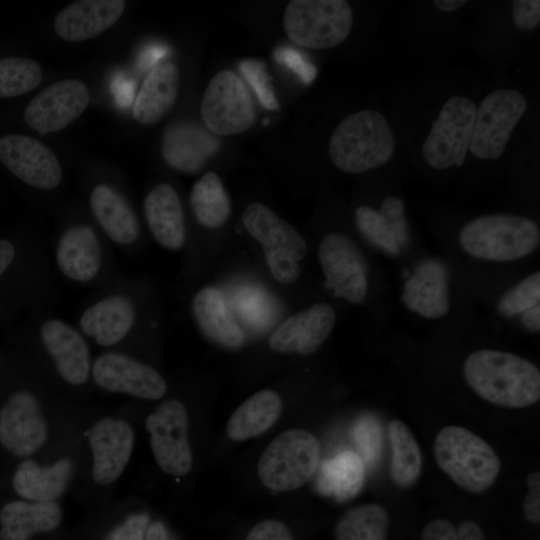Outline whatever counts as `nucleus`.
<instances>
[{
  "label": "nucleus",
  "instance_id": "obj_27",
  "mask_svg": "<svg viewBox=\"0 0 540 540\" xmlns=\"http://www.w3.org/2000/svg\"><path fill=\"white\" fill-rule=\"evenodd\" d=\"M73 474L69 458H60L48 466L27 459L18 464L13 477L14 491L33 502H56L67 490Z\"/></svg>",
  "mask_w": 540,
  "mask_h": 540
},
{
  "label": "nucleus",
  "instance_id": "obj_51",
  "mask_svg": "<svg viewBox=\"0 0 540 540\" xmlns=\"http://www.w3.org/2000/svg\"><path fill=\"white\" fill-rule=\"evenodd\" d=\"M520 321L525 329L530 332L538 333L540 330V305L524 311L520 314Z\"/></svg>",
  "mask_w": 540,
  "mask_h": 540
},
{
  "label": "nucleus",
  "instance_id": "obj_10",
  "mask_svg": "<svg viewBox=\"0 0 540 540\" xmlns=\"http://www.w3.org/2000/svg\"><path fill=\"white\" fill-rule=\"evenodd\" d=\"M353 25V12L344 0H292L284 11L283 28L295 44L323 50L341 44Z\"/></svg>",
  "mask_w": 540,
  "mask_h": 540
},
{
  "label": "nucleus",
  "instance_id": "obj_5",
  "mask_svg": "<svg viewBox=\"0 0 540 540\" xmlns=\"http://www.w3.org/2000/svg\"><path fill=\"white\" fill-rule=\"evenodd\" d=\"M140 321L135 285L121 273L93 290L79 312L76 325L88 341L113 351L133 336Z\"/></svg>",
  "mask_w": 540,
  "mask_h": 540
},
{
  "label": "nucleus",
  "instance_id": "obj_49",
  "mask_svg": "<svg viewBox=\"0 0 540 540\" xmlns=\"http://www.w3.org/2000/svg\"><path fill=\"white\" fill-rule=\"evenodd\" d=\"M421 540H459L457 529L445 519H436L423 529Z\"/></svg>",
  "mask_w": 540,
  "mask_h": 540
},
{
  "label": "nucleus",
  "instance_id": "obj_22",
  "mask_svg": "<svg viewBox=\"0 0 540 540\" xmlns=\"http://www.w3.org/2000/svg\"><path fill=\"white\" fill-rule=\"evenodd\" d=\"M336 324L334 308L327 303L287 318L269 337V347L279 353L311 355L326 341Z\"/></svg>",
  "mask_w": 540,
  "mask_h": 540
},
{
  "label": "nucleus",
  "instance_id": "obj_33",
  "mask_svg": "<svg viewBox=\"0 0 540 540\" xmlns=\"http://www.w3.org/2000/svg\"><path fill=\"white\" fill-rule=\"evenodd\" d=\"M364 479L362 458L353 451H343L320 465L316 487L322 495L343 502L358 495Z\"/></svg>",
  "mask_w": 540,
  "mask_h": 540
},
{
  "label": "nucleus",
  "instance_id": "obj_17",
  "mask_svg": "<svg viewBox=\"0 0 540 540\" xmlns=\"http://www.w3.org/2000/svg\"><path fill=\"white\" fill-rule=\"evenodd\" d=\"M318 259L326 287L334 296L352 304H362L368 292V279L361 252L346 235L327 234L318 248Z\"/></svg>",
  "mask_w": 540,
  "mask_h": 540
},
{
  "label": "nucleus",
  "instance_id": "obj_15",
  "mask_svg": "<svg viewBox=\"0 0 540 540\" xmlns=\"http://www.w3.org/2000/svg\"><path fill=\"white\" fill-rule=\"evenodd\" d=\"M91 379L103 391L158 400L167 391L163 376L151 365L121 351H104L93 359Z\"/></svg>",
  "mask_w": 540,
  "mask_h": 540
},
{
  "label": "nucleus",
  "instance_id": "obj_28",
  "mask_svg": "<svg viewBox=\"0 0 540 540\" xmlns=\"http://www.w3.org/2000/svg\"><path fill=\"white\" fill-rule=\"evenodd\" d=\"M179 91V71L175 64L163 62L145 77L134 100V119L144 125L159 122L172 109Z\"/></svg>",
  "mask_w": 540,
  "mask_h": 540
},
{
  "label": "nucleus",
  "instance_id": "obj_52",
  "mask_svg": "<svg viewBox=\"0 0 540 540\" xmlns=\"http://www.w3.org/2000/svg\"><path fill=\"white\" fill-rule=\"evenodd\" d=\"M145 540H169L166 527L159 521L149 524Z\"/></svg>",
  "mask_w": 540,
  "mask_h": 540
},
{
  "label": "nucleus",
  "instance_id": "obj_3",
  "mask_svg": "<svg viewBox=\"0 0 540 540\" xmlns=\"http://www.w3.org/2000/svg\"><path fill=\"white\" fill-rule=\"evenodd\" d=\"M11 327L40 348L63 383L81 387L91 379L89 341L77 325L53 314L52 309H41L25 314Z\"/></svg>",
  "mask_w": 540,
  "mask_h": 540
},
{
  "label": "nucleus",
  "instance_id": "obj_41",
  "mask_svg": "<svg viewBox=\"0 0 540 540\" xmlns=\"http://www.w3.org/2000/svg\"><path fill=\"white\" fill-rule=\"evenodd\" d=\"M239 69L254 90L260 103L268 110L279 109V103L263 64L258 60L245 59L239 63Z\"/></svg>",
  "mask_w": 540,
  "mask_h": 540
},
{
  "label": "nucleus",
  "instance_id": "obj_4",
  "mask_svg": "<svg viewBox=\"0 0 540 540\" xmlns=\"http://www.w3.org/2000/svg\"><path fill=\"white\" fill-rule=\"evenodd\" d=\"M50 260L56 276L76 287L94 290L122 273L112 245L98 227L87 222L70 223L59 231Z\"/></svg>",
  "mask_w": 540,
  "mask_h": 540
},
{
  "label": "nucleus",
  "instance_id": "obj_39",
  "mask_svg": "<svg viewBox=\"0 0 540 540\" xmlns=\"http://www.w3.org/2000/svg\"><path fill=\"white\" fill-rule=\"evenodd\" d=\"M540 273L530 274L499 299L497 309L503 316L512 317L539 304Z\"/></svg>",
  "mask_w": 540,
  "mask_h": 540
},
{
  "label": "nucleus",
  "instance_id": "obj_18",
  "mask_svg": "<svg viewBox=\"0 0 540 540\" xmlns=\"http://www.w3.org/2000/svg\"><path fill=\"white\" fill-rule=\"evenodd\" d=\"M0 162L14 177L37 190H53L62 182V168L55 154L28 135L0 137Z\"/></svg>",
  "mask_w": 540,
  "mask_h": 540
},
{
  "label": "nucleus",
  "instance_id": "obj_50",
  "mask_svg": "<svg viewBox=\"0 0 540 540\" xmlns=\"http://www.w3.org/2000/svg\"><path fill=\"white\" fill-rule=\"evenodd\" d=\"M459 540H485L481 527L473 521H464L457 528Z\"/></svg>",
  "mask_w": 540,
  "mask_h": 540
},
{
  "label": "nucleus",
  "instance_id": "obj_19",
  "mask_svg": "<svg viewBox=\"0 0 540 540\" xmlns=\"http://www.w3.org/2000/svg\"><path fill=\"white\" fill-rule=\"evenodd\" d=\"M89 101V90L84 82L76 78L64 79L39 92L26 106L23 117L39 134L55 133L81 116Z\"/></svg>",
  "mask_w": 540,
  "mask_h": 540
},
{
  "label": "nucleus",
  "instance_id": "obj_37",
  "mask_svg": "<svg viewBox=\"0 0 540 540\" xmlns=\"http://www.w3.org/2000/svg\"><path fill=\"white\" fill-rule=\"evenodd\" d=\"M43 77L40 65L25 57L0 59V98H12L34 90Z\"/></svg>",
  "mask_w": 540,
  "mask_h": 540
},
{
  "label": "nucleus",
  "instance_id": "obj_46",
  "mask_svg": "<svg viewBox=\"0 0 540 540\" xmlns=\"http://www.w3.org/2000/svg\"><path fill=\"white\" fill-rule=\"evenodd\" d=\"M512 17L520 30L535 29L540 23V1L514 0L512 2Z\"/></svg>",
  "mask_w": 540,
  "mask_h": 540
},
{
  "label": "nucleus",
  "instance_id": "obj_30",
  "mask_svg": "<svg viewBox=\"0 0 540 540\" xmlns=\"http://www.w3.org/2000/svg\"><path fill=\"white\" fill-rule=\"evenodd\" d=\"M242 223L263 250H282L297 261L307 254V244L299 232L264 204H250L242 214Z\"/></svg>",
  "mask_w": 540,
  "mask_h": 540
},
{
  "label": "nucleus",
  "instance_id": "obj_40",
  "mask_svg": "<svg viewBox=\"0 0 540 540\" xmlns=\"http://www.w3.org/2000/svg\"><path fill=\"white\" fill-rule=\"evenodd\" d=\"M353 441L364 464L373 466L382 449V429L379 420L372 415L360 417L352 429Z\"/></svg>",
  "mask_w": 540,
  "mask_h": 540
},
{
  "label": "nucleus",
  "instance_id": "obj_35",
  "mask_svg": "<svg viewBox=\"0 0 540 540\" xmlns=\"http://www.w3.org/2000/svg\"><path fill=\"white\" fill-rule=\"evenodd\" d=\"M189 202L198 223L209 229L222 226L231 213L229 196L223 183L220 177L211 171L194 183Z\"/></svg>",
  "mask_w": 540,
  "mask_h": 540
},
{
  "label": "nucleus",
  "instance_id": "obj_25",
  "mask_svg": "<svg viewBox=\"0 0 540 540\" xmlns=\"http://www.w3.org/2000/svg\"><path fill=\"white\" fill-rule=\"evenodd\" d=\"M123 0L75 1L56 16V34L68 42H80L94 38L112 27L123 15Z\"/></svg>",
  "mask_w": 540,
  "mask_h": 540
},
{
  "label": "nucleus",
  "instance_id": "obj_12",
  "mask_svg": "<svg viewBox=\"0 0 540 540\" xmlns=\"http://www.w3.org/2000/svg\"><path fill=\"white\" fill-rule=\"evenodd\" d=\"M200 114L205 126L215 135L240 134L255 121L253 100L245 83L227 69L217 72L209 81Z\"/></svg>",
  "mask_w": 540,
  "mask_h": 540
},
{
  "label": "nucleus",
  "instance_id": "obj_24",
  "mask_svg": "<svg viewBox=\"0 0 540 540\" xmlns=\"http://www.w3.org/2000/svg\"><path fill=\"white\" fill-rule=\"evenodd\" d=\"M219 145L215 134L195 123L180 122L165 130L161 153L171 168L194 174L216 153Z\"/></svg>",
  "mask_w": 540,
  "mask_h": 540
},
{
  "label": "nucleus",
  "instance_id": "obj_53",
  "mask_svg": "<svg viewBox=\"0 0 540 540\" xmlns=\"http://www.w3.org/2000/svg\"><path fill=\"white\" fill-rule=\"evenodd\" d=\"M467 3L466 0H436L434 1L435 6L445 12L455 11Z\"/></svg>",
  "mask_w": 540,
  "mask_h": 540
},
{
  "label": "nucleus",
  "instance_id": "obj_38",
  "mask_svg": "<svg viewBox=\"0 0 540 540\" xmlns=\"http://www.w3.org/2000/svg\"><path fill=\"white\" fill-rule=\"evenodd\" d=\"M355 223L361 234L373 245L396 256L400 253L393 232L384 216L375 209L362 205L355 211Z\"/></svg>",
  "mask_w": 540,
  "mask_h": 540
},
{
  "label": "nucleus",
  "instance_id": "obj_47",
  "mask_svg": "<svg viewBox=\"0 0 540 540\" xmlns=\"http://www.w3.org/2000/svg\"><path fill=\"white\" fill-rule=\"evenodd\" d=\"M245 540H294L289 528L281 521L267 519L257 523Z\"/></svg>",
  "mask_w": 540,
  "mask_h": 540
},
{
  "label": "nucleus",
  "instance_id": "obj_11",
  "mask_svg": "<svg viewBox=\"0 0 540 540\" xmlns=\"http://www.w3.org/2000/svg\"><path fill=\"white\" fill-rule=\"evenodd\" d=\"M527 109L522 93L498 89L489 93L476 107L469 150L483 160L498 159Z\"/></svg>",
  "mask_w": 540,
  "mask_h": 540
},
{
  "label": "nucleus",
  "instance_id": "obj_7",
  "mask_svg": "<svg viewBox=\"0 0 540 540\" xmlns=\"http://www.w3.org/2000/svg\"><path fill=\"white\" fill-rule=\"evenodd\" d=\"M433 451L439 468L470 493L489 489L501 469V461L493 448L460 426L442 428L435 437Z\"/></svg>",
  "mask_w": 540,
  "mask_h": 540
},
{
  "label": "nucleus",
  "instance_id": "obj_36",
  "mask_svg": "<svg viewBox=\"0 0 540 540\" xmlns=\"http://www.w3.org/2000/svg\"><path fill=\"white\" fill-rule=\"evenodd\" d=\"M389 515L377 504H364L346 512L335 526L336 540H386Z\"/></svg>",
  "mask_w": 540,
  "mask_h": 540
},
{
  "label": "nucleus",
  "instance_id": "obj_16",
  "mask_svg": "<svg viewBox=\"0 0 540 540\" xmlns=\"http://www.w3.org/2000/svg\"><path fill=\"white\" fill-rule=\"evenodd\" d=\"M48 426L38 396L29 389L13 391L0 406V445L17 457H28L45 444Z\"/></svg>",
  "mask_w": 540,
  "mask_h": 540
},
{
  "label": "nucleus",
  "instance_id": "obj_34",
  "mask_svg": "<svg viewBox=\"0 0 540 540\" xmlns=\"http://www.w3.org/2000/svg\"><path fill=\"white\" fill-rule=\"evenodd\" d=\"M387 434L392 451L391 478L401 488L411 487L422 472L420 446L410 428L401 420L390 421Z\"/></svg>",
  "mask_w": 540,
  "mask_h": 540
},
{
  "label": "nucleus",
  "instance_id": "obj_20",
  "mask_svg": "<svg viewBox=\"0 0 540 540\" xmlns=\"http://www.w3.org/2000/svg\"><path fill=\"white\" fill-rule=\"evenodd\" d=\"M134 440V430L126 420L103 417L92 425L88 443L96 484L108 486L119 479L132 456Z\"/></svg>",
  "mask_w": 540,
  "mask_h": 540
},
{
  "label": "nucleus",
  "instance_id": "obj_23",
  "mask_svg": "<svg viewBox=\"0 0 540 540\" xmlns=\"http://www.w3.org/2000/svg\"><path fill=\"white\" fill-rule=\"evenodd\" d=\"M405 307L427 319L444 317L450 309L449 273L437 259H425L417 264L402 291Z\"/></svg>",
  "mask_w": 540,
  "mask_h": 540
},
{
  "label": "nucleus",
  "instance_id": "obj_43",
  "mask_svg": "<svg viewBox=\"0 0 540 540\" xmlns=\"http://www.w3.org/2000/svg\"><path fill=\"white\" fill-rule=\"evenodd\" d=\"M404 207V202L399 197L387 196L379 210L387 220L400 248L408 242V223L405 218Z\"/></svg>",
  "mask_w": 540,
  "mask_h": 540
},
{
  "label": "nucleus",
  "instance_id": "obj_14",
  "mask_svg": "<svg viewBox=\"0 0 540 540\" xmlns=\"http://www.w3.org/2000/svg\"><path fill=\"white\" fill-rule=\"evenodd\" d=\"M146 430L154 459L165 473L182 477L189 473L193 455L188 439L189 417L185 405L170 398L146 418Z\"/></svg>",
  "mask_w": 540,
  "mask_h": 540
},
{
  "label": "nucleus",
  "instance_id": "obj_2",
  "mask_svg": "<svg viewBox=\"0 0 540 540\" xmlns=\"http://www.w3.org/2000/svg\"><path fill=\"white\" fill-rule=\"evenodd\" d=\"M463 375L478 396L500 407L524 408L540 398L538 367L510 352L474 351L464 362Z\"/></svg>",
  "mask_w": 540,
  "mask_h": 540
},
{
  "label": "nucleus",
  "instance_id": "obj_32",
  "mask_svg": "<svg viewBox=\"0 0 540 540\" xmlns=\"http://www.w3.org/2000/svg\"><path fill=\"white\" fill-rule=\"evenodd\" d=\"M282 401L273 390H261L246 399L230 416V439L243 441L267 431L280 417Z\"/></svg>",
  "mask_w": 540,
  "mask_h": 540
},
{
  "label": "nucleus",
  "instance_id": "obj_31",
  "mask_svg": "<svg viewBox=\"0 0 540 540\" xmlns=\"http://www.w3.org/2000/svg\"><path fill=\"white\" fill-rule=\"evenodd\" d=\"M192 313L200 330L214 342L230 349L244 344V332L217 289L199 290L192 299Z\"/></svg>",
  "mask_w": 540,
  "mask_h": 540
},
{
  "label": "nucleus",
  "instance_id": "obj_9",
  "mask_svg": "<svg viewBox=\"0 0 540 540\" xmlns=\"http://www.w3.org/2000/svg\"><path fill=\"white\" fill-rule=\"evenodd\" d=\"M317 438L302 429H290L278 435L261 454L257 472L261 482L276 492L304 485L319 466Z\"/></svg>",
  "mask_w": 540,
  "mask_h": 540
},
{
  "label": "nucleus",
  "instance_id": "obj_45",
  "mask_svg": "<svg viewBox=\"0 0 540 540\" xmlns=\"http://www.w3.org/2000/svg\"><path fill=\"white\" fill-rule=\"evenodd\" d=\"M274 57L277 62L294 72L306 84L310 83L316 75L315 67L302 54L292 48H277Z\"/></svg>",
  "mask_w": 540,
  "mask_h": 540
},
{
  "label": "nucleus",
  "instance_id": "obj_26",
  "mask_svg": "<svg viewBox=\"0 0 540 540\" xmlns=\"http://www.w3.org/2000/svg\"><path fill=\"white\" fill-rule=\"evenodd\" d=\"M144 217L155 241L170 251L181 250L186 242L183 208L175 188L159 183L146 195Z\"/></svg>",
  "mask_w": 540,
  "mask_h": 540
},
{
  "label": "nucleus",
  "instance_id": "obj_44",
  "mask_svg": "<svg viewBox=\"0 0 540 540\" xmlns=\"http://www.w3.org/2000/svg\"><path fill=\"white\" fill-rule=\"evenodd\" d=\"M150 518L145 513L129 515L114 527L103 540H145Z\"/></svg>",
  "mask_w": 540,
  "mask_h": 540
},
{
  "label": "nucleus",
  "instance_id": "obj_1",
  "mask_svg": "<svg viewBox=\"0 0 540 540\" xmlns=\"http://www.w3.org/2000/svg\"><path fill=\"white\" fill-rule=\"evenodd\" d=\"M55 277L39 238L0 234V325L10 327L29 312L52 309L59 293Z\"/></svg>",
  "mask_w": 540,
  "mask_h": 540
},
{
  "label": "nucleus",
  "instance_id": "obj_8",
  "mask_svg": "<svg viewBox=\"0 0 540 540\" xmlns=\"http://www.w3.org/2000/svg\"><path fill=\"white\" fill-rule=\"evenodd\" d=\"M459 243L469 255L486 261L509 262L531 254L540 243L539 226L512 214H489L466 223Z\"/></svg>",
  "mask_w": 540,
  "mask_h": 540
},
{
  "label": "nucleus",
  "instance_id": "obj_6",
  "mask_svg": "<svg viewBox=\"0 0 540 540\" xmlns=\"http://www.w3.org/2000/svg\"><path fill=\"white\" fill-rule=\"evenodd\" d=\"M395 151V138L386 118L375 110L345 117L328 145L332 163L346 173H362L386 164Z\"/></svg>",
  "mask_w": 540,
  "mask_h": 540
},
{
  "label": "nucleus",
  "instance_id": "obj_13",
  "mask_svg": "<svg viewBox=\"0 0 540 540\" xmlns=\"http://www.w3.org/2000/svg\"><path fill=\"white\" fill-rule=\"evenodd\" d=\"M475 103L466 97L452 96L443 105L426 137L422 153L434 169L461 167L469 150Z\"/></svg>",
  "mask_w": 540,
  "mask_h": 540
},
{
  "label": "nucleus",
  "instance_id": "obj_29",
  "mask_svg": "<svg viewBox=\"0 0 540 540\" xmlns=\"http://www.w3.org/2000/svg\"><path fill=\"white\" fill-rule=\"evenodd\" d=\"M57 502L11 501L0 509V540H30L55 530L62 521Z\"/></svg>",
  "mask_w": 540,
  "mask_h": 540
},
{
  "label": "nucleus",
  "instance_id": "obj_21",
  "mask_svg": "<svg viewBox=\"0 0 540 540\" xmlns=\"http://www.w3.org/2000/svg\"><path fill=\"white\" fill-rule=\"evenodd\" d=\"M89 209L97 227L112 246L131 253L141 239L138 217L128 199L115 187L100 183L89 194Z\"/></svg>",
  "mask_w": 540,
  "mask_h": 540
},
{
  "label": "nucleus",
  "instance_id": "obj_42",
  "mask_svg": "<svg viewBox=\"0 0 540 540\" xmlns=\"http://www.w3.org/2000/svg\"><path fill=\"white\" fill-rule=\"evenodd\" d=\"M266 264L273 277L282 284L295 282L301 272L298 261L289 253L278 250H263Z\"/></svg>",
  "mask_w": 540,
  "mask_h": 540
},
{
  "label": "nucleus",
  "instance_id": "obj_48",
  "mask_svg": "<svg viewBox=\"0 0 540 540\" xmlns=\"http://www.w3.org/2000/svg\"><path fill=\"white\" fill-rule=\"evenodd\" d=\"M529 492L527 493L523 511L525 518L531 523L540 522V474L532 472L526 480Z\"/></svg>",
  "mask_w": 540,
  "mask_h": 540
}]
</instances>
